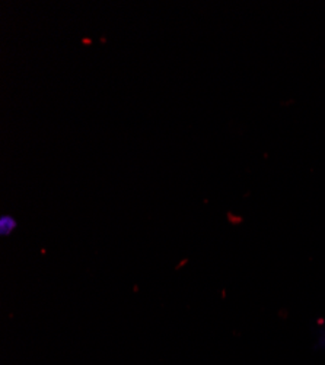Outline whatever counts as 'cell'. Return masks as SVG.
<instances>
[{"instance_id":"obj_2","label":"cell","mask_w":325,"mask_h":365,"mask_svg":"<svg viewBox=\"0 0 325 365\" xmlns=\"http://www.w3.org/2000/svg\"><path fill=\"white\" fill-rule=\"evenodd\" d=\"M19 227L18 220L14 215H2L0 217V237L5 238V237H11L16 232Z\"/></svg>"},{"instance_id":"obj_1","label":"cell","mask_w":325,"mask_h":365,"mask_svg":"<svg viewBox=\"0 0 325 365\" xmlns=\"http://www.w3.org/2000/svg\"><path fill=\"white\" fill-rule=\"evenodd\" d=\"M312 351L315 354H324L325 355V319H321L314 327Z\"/></svg>"}]
</instances>
